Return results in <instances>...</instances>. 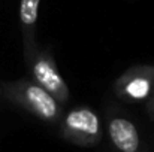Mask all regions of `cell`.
I'll list each match as a JSON object with an SVG mask.
<instances>
[{"label":"cell","mask_w":154,"mask_h":152,"mask_svg":"<svg viewBox=\"0 0 154 152\" xmlns=\"http://www.w3.org/2000/svg\"><path fill=\"white\" fill-rule=\"evenodd\" d=\"M0 90L3 99L20 106L41 121L55 124L60 122L63 116V104L33 79L21 78L17 81L0 82Z\"/></svg>","instance_id":"6da1fadb"},{"label":"cell","mask_w":154,"mask_h":152,"mask_svg":"<svg viewBox=\"0 0 154 152\" xmlns=\"http://www.w3.org/2000/svg\"><path fill=\"white\" fill-rule=\"evenodd\" d=\"M41 0H20V28L23 36L24 58H29L38 49L36 43V22L39 15Z\"/></svg>","instance_id":"8992f818"},{"label":"cell","mask_w":154,"mask_h":152,"mask_svg":"<svg viewBox=\"0 0 154 152\" xmlns=\"http://www.w3.org/2000/svg\"><path fill=\"white\" fill-rule=\"evenodd\" d=\"M0 97H2V90H0Z\"/></svg>","instance_id":"ba28073f"},{"label":"cell","mask_w":154,"mask_h":152,"mask_svg":"<svg viewBox=\"0 0 154 152\" xmlns=\"http://www.w3.org/2000/svg\"><path fill=\"white\" fill-rule=\"evenodd\" d=\"M60 136L72 145L93 148L103 136L100 119L94 110L85 106L73 107L60 119Z\"/></svg>","instance_id":"7a4b0ae2"},{"label":"cell","mask_w":154,"mask_h":152,"mask_svg":"<svg viewBox=\"0 0 154 152\" xmlns=\"http://www.w3.org/2000/svg\"><path fill=\"white\" fill-rule=\"evenodd\" d=\"M145 103H147V113H148V116L154 121V94L145 101Z\"/></svg>","instance_id":"52a82bcc"},{"label":"cell","mask_w":154,"mask_h":152,"mask_svg":"<svg viewBox=\"0 0 154 152\" xmlns=\"http://www.w3.org/2000/svg\"><path fill=\"white\" fill-rule=\"evenodd\" d=\"M114 93L126 103L147 101L154 94V66L136 64L114 81Z\"/></svg>","instance_id":"277c9868"},{"label":"cell","mask_w":154,"mask_h":152,"mask_svg":"<svg viewBox=\"0 0 154 152\" xmlns=\"http://www.w3.org/2000/svg\"><path fill=\"white\" fill-rule=\"evenodd\" d=\"M26 64L29 67L32 79L45 88L60 104H66L70 99V91L63 79L55 60L48 51L38 49L29 58H26Z\"/></svg>","instance_id":"3957f363"},{"label":"cell","mask_w":154,"mask_h":152,"mask_svg":"<svg viewBox=\"0 0 154 152\" xmlns=\"http://www.w3.org/2000/svg\"><path fill=\"white\" fill-rule=\"evenodd\" d=\"M108 137L117 152H148L136 125L124 116H112L106 124Z\"/></svg>","instance_id":"5b68a950"}]
</instances>
